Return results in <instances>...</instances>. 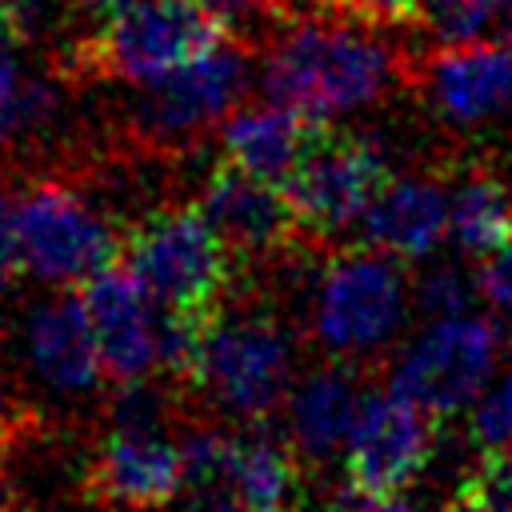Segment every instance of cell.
<instances>
[{
    "label": "cell",
    "mask_w": 512,
    "mask_h": 512,
    "mask_svg": "<svg viewBox=\"0 0 512 512\" xmlns=\"http://www.w3.org/2000/svg\"><path fill=\"white\" fill-rule=\"evenodd\" d=\"M396 64V48L380 32V20L308 8L268 40L256 76L268 100L316 124H332L384 100Z\"/></svg>",
    "instance_id": "6da1fadb"
},
{
    "label": "cell",
    "mask_w": 512,
    "mask_h": 512,
    "mask_svg": "<svg viewBox=\"0 0 512 512\" xmlns=\"http://www.w3.org/2000/svg\"><path fill=\"white\" fill-rule=\"evenodd\" d=\"M292 392V324L256 292L236 288L208 324L192 396L236 420H272Z\"/></svg>",
    "instance_id": "7a4b0ae2"
},
{
    "label": "cell",
    "mask_w": 512,
    "mask_h": 512,
    "mask_svg": "<svg viewBox=\"0 0 512 512\" xmlns=\"http://www.w3.org/2000/svg\"><path fill=\"white\" fill-rule=\"evenodd\" d=\"M412 304V280L404 260L380 248H348L332 252L308 312L304 340L320 348L328 360L364 368L388 352L400 336Z\"/></svg>",
    "instance_id": "3957f363"
},
{
    "label": "cell",
    "mask_w": 512,
    "mask_h": 512,
    "mask_svg": "<svg viewBox=\"0 0 512 512\" xmlns=\"http://www.w3.org/2000/svg\"><path fill=\"white\" fill-rule=\"evenodd\" d=\"M120 264L160 312H220L240 280L200 204H164L140 216L120 240Z\"/></svg>",
    "instance_id": "277c9868"
},
{
    "label": "cell",
    "mask_w": 512,
    "mask_h": 512,
    "mask_svg": "<svg viewBox=\"0 0 512 512\" xmlns=\"http://www.w3.org/2000/svg\"><path fill=\"white\" fill-rule=\"evenodd\" d=\"M252 84V56L232 40H216L184 64L136 84L128 108L132 140L148 152H184L236 112Z\"/></svg>",
    "instance_id": "5b68a950"
},
{
    "label": "cell",
    "mask_w": 512,
    "mask_h": 512,
    "mask_svg": "<svg viewBox=\"0 0 512 512\" xmlns=\"http://www.w3.org/2000/svg\"><path fill=\"white\" fill-rule=\"evenodd\" d=\"M120 232L104 208L68 180H32L16 200L20 268L48 284H84L116 264Z\"/></svg>",
    "instance_id": "8992f818"
},
{
    "label": "cell",
    "mask_w": 512,
    "mask_h": 512,
    "mask_svg": "<svg viewBox=\"0 0 512 512\" xmlns=\"http://www.w3.org/2000/svg\"><path fill=\"white\" fill-rule=\"evenodd\" d=\"M392 180L388 168V148L372 136L356 132H336L332 124L320 128L304 160L292 168V176L280 184L300 232L328 240L356 224L376 192Z\"/></svg>",
    "instance_id": "52a82bcc"
},
{
    "label": "cell",
    "mask_w": 512,
    "mask_h": 512,
    "mask_svg": "<svg viewBox=\"0 0 512 512\" xmlns=\"http://www.w3.org/2000/svg\"><path fill=\"white\" fill-rule=\"evenodd\" d=\"M504 336L484 316H440L432 320L392 364V388L416 400L436 420L472 404L500 364Z\"/></svg>",
    "instance_id": "ba28073f"
},
{
    "label": "cell",
    "mask_w": 512,
    "mask_h": 512,
    "mask_svg": "<svg viewBox=\"0 0 512 512\" xmlns=\"http://www.w3.org/2000/svg\"><path fill=\"white\" fill-rule=\"evenodd\" d=\"M220 36V12L208 0H128L104 16L92 40V64L104 76L144 84Z\"/></svg>",
    "instance_id": "9c48e42d"
},
{
    "label": "cell",
    "mask_w": 512,
    "mask_h": 512,
    "mask_svg": "<svg viewBox=\"0 0 512 512\" xmlns=\"http://www.w3.org/2000/svg\"><path fill=\"white\" fill-rule=\"evenodd\" d=\"M436 416L396 388H368L348 452L344 484L360 496H400L436 452Z\"/></svg>",
    "instance_id": "30bf717a"
},
{
    "label": "cell",
    "mask_w": 512,
    "mask_h": 512,
    "mask_svg": "<svg viewBox=\"0 0 512 512\" xmlns=\"http://www.w3.org/2000/svg\"><path fill=\"white\" fill-rule=\"evenodd\" d=\"M180 488L184 456L164 424H108L84 472V496L104 512H156Z\"/></svg>",
    "instance_id": "8fae6325"
},
{
    "label": "cell",
    "mask_w": 512,
    "mask_h": 512,
    "mask_svg": "<svg viewBox=\"0 0 512 512\" xmlns=\"http://www.w3.org/2000/svg\"><path fill=\"white\" fill-rule=\"evenodd\" d=\"M196 204L216 228V236L228 244L240 272L264 264L284 244L300 236L296 212L276 180H264L256 172H244L232 160H220L204 184L196 188Z\"/></svg>",
    "instance_id": "7c38bea8"
},
{
    "label": "cell",
    "mask_w": 512,
    "mask_h": 512,
    "mask_svg": "<svg viewBox=\"0 0 512 512\" xmlns=\"http://www.w3.org/2000/svg\"><path fill=\"white\" fill-rule=\"evenodd\" d=\"M360 376L364 368L328 360L312 368L308 376H300L296 388L288 392L284 436L300 464L304 484H320V476L328 480V472L344 468V452H348V440H352V428L364 404Z\"/></svg>",
    "instance_id": "4fadbf2b"
},
{
    "label": "cell",
    "mask_w": 512,
    "mask_h": 512,
    "mask_svg": "<svg viewBox=\"0 0 512 512\" xmlns=\"http://www.w3.org/2000/svg\"><path fill=\"white\" fill-rule=\"evenodd\" d=\"M424 100L456 132L484 128L512 112V44H440L424 68Z\"/></svg>",
    "instance_id": "5bb4252c"
},
{
    "label": "cell",
    "mask_w": 512,
    "mask_h": 512,
    "mask_svg": "<svg viewBox=\"0 0 512 512\" xmlns=\"http://www.w3.org/2000/svg\"><path fill=\"white\" fill-rule=\"evenodd\" d=\"M84 308L100 344L104 376L112 384H132L160 372V336L152 316V296L124 264H108L84 280Z\"/></svg>",
    "instance_id": "9a60e30c"
},
{
    "label": "cell",
    "mask_w": 512,
    "mask_h": 512,
    "mask_svg": "<svg viewBox=\"0 0 512 512\" xmlns=\"http://www.w3.org/2000/svg\"><path fill=\"white\" fill-rule=\"evenodd\" d=\"M448 228H452V196L428 172L392 176L360 216L364 244L404 264L432 256Z\"/></svg>",
    "instance_id": "2e32d148"
},
{
    "label": "cell",
    "mask_w": 512,
    "mask_h": 512,
    "mask_svg": "<svg viewBox=\"0 0 512 512\" xmlns=\"http://www.w3.org/2000/svg\"><path fill=\"white\" fill-rule=\"evenodd\" d=\"M24 336H28L32 372L52 392L80 396L100 380L104 360H100V344H96V332H92L80 292H56V296L40 300L28 312Z\"/></svg>",
    "instance_id": "e0dca14e"
},
{
    "label": "cell",
    "mask_w": 512,
    "mask_h": 512,
    "mask_svg": "<svg viewBox=\"0 0 512 512\" xmlns=\"http://www.w3.org/2000/svg\"><path fill=\"white\" fill-rule=\"evenodd\" d=\"M320 128L324 124L264 96L260 104H240L236 112H228L216 132H220L224 160L240 164L244 172L284 184L292 168L304 160V152L312 148V140L320 136Z\"/></svg>",
    "instance_id": "ac0fdd59"
},
{
    "label": "cell",
    "mask_w": 512,
    "mask_h": 512,
    "mask_svg": "<svg viewBox=\"0 0 512 512\" xmlns=\"http://www.w3.org/2000/svg\"><path fill=\"white\" fill-rule=\"evenodd\" d=\"M232 484L252 512H288L300 480V464L288 448V436L272 428V420H248L236 432Z\"/></svg>",
    "instance_id": "d6986e66"
},
{
    "label": "cell",
    "mask_w": 512,
    "mask_h": 512,
    "mask_svg": "<svg viewBox=\"0 0 512 512\" xmlns=\"http://www.w3.org/2000/svg\"><path fill=\"white\" fill-rule=\"evenodd\" d=\"M452 236L460 252L488 256L512 240V184L496 172H468L452 188Z\"/></svg>",
    "instance_id": "ffe728a7"
},
{
    "label": "cell",
    "mask_w": 512,
    "mask_h": 512,
    "mask_svg": "<svg viewBox=\"0 0 512 512\" xmlns=\"http://www.w3.org/2000/svg\"><path fill=\"white\" fill-rule=\"evenodd\" d=\"M64 84L48 72H24L20 60L0 52V152H8L20 136L48 128L60 116Z\"/></svg>",
    "instance_id": "44dd1931"
},
{
    "label": "cell",
    "mask_w": 512,
    "mask_h": 512,
    "mask_svg": "<svg viewBox=\"0 0 512 512\" xmlns=\"http://www.w3.org/2000/svg\"><path fill=\"white\" fill-rule=\"evenodd\" d=\"M508 16V0H412V20L436 44L484 40Z\"/></svg>",
    "instance_id": "7402d4cb"
},
{
    "label": "cell",
    "mask_w": 512,
    "mask_h": 512,
    "mask_svg": "<svg viewBox=\"0 0 512 512\" xmlns=\"http://www.w3.org/2000/svg\"><path fill=\"white\" fill-rule=\"evenodd\" d=\"M468 440L480 452L512 448V364L496 380H488V388L476 396L468 412Z\"/></svg>",
    "instance_id": "603a6c76"
},
{
    "label": "cell",
    "mask_w": 512,
    "mask_h": 512,
    "mask_svg": "<svg viewBox=\"0 0 512 512\" xmlns=\"http://www.w3.org/2000/svg\"><path fill=\"white\" fill-rule=\"evenodd\" d=\"M476 292V280H468L460 268L452 264H432L424 276L412 280V304L420 308V316L440 320V316H460L468 312Z\"/></svg>",
    "instance_id": "cb8c5ba5"
},
{
    "label": "cell",
    "mask_w": 512,
    "mask_h": 512,
    "mask_svg": "<svg viewBox=\"0 0 512 512\" xmlns=\"http://www.w3.org/2000/svg\"><path fill=\"white\" fill-rule=\"evenodd\" d=\"M488 512H512V448L504 452H480V464L464 480Z\"/></svg>",
    "instance_id": "d4e9b609"
},
{
    "label": "cell",
    "mask_w": 512,
    "mask_h": 512,
    "mask_svg": "<svg viewBox=\"0 0 512 512\" xmlns=\"http://www.w3.org/2000/svg\"><path fill=\"white\" fill-rule=\"evenodd\" d=\"M472 280H476L480 300H488V304L500 308V312H512V240L500 244L496 252L480 256Z\"/></svg>",
    "instance_id": "484cf974"
},
{
    "label": "cell",
    "mask_w": 512,
    "mask_h": 512,
    "mask_svg": "<svg viewBox=\"0 0 512 512\" xmlns=\"http://www.w3.org/2000/svg\"><path fill=\"white\" fill-rule=\"evenodd\" d=\"M20 268V244H16V200L0 184V288L12 284Z\"/></svg>",
    "instance_id": "4316f807"
},
{
    "label": "cell",
    "mask_w": 512,
    "mask_h": 512,
    "mask_svg": "<svg viewBox=\"0 0 512 512\" xmlns=\"http://www.w3.org/2000/svg\"><path fill=\"white\" fill-rule=\"evenodd\" d=\"M184 512H252L236 488H208V492H188Z\"/></svg>",
    "instance_id": "83f0119b"
},
{
    "label": "cell",
    "mask_w": 512,
    "mask_h": 512,
    "mask_svg": "<svg viewBox=\"0 0 512 512\" xmlns=\"http://www.w3.org/2000/svg\"><path fill=\"white\" fill-rule=\"evenodd\" d=\"M332 512H412V508L400 504L396 496H360V492H352V488L344 484V492H340V500L332 504Z\"/></svg>",
    "instance_id": "f1b7e54d"
},
{
    "label": "cell",
    "mask_w": 512,
    "mask_h": 512,
    "mask_svg": "<svg viewBox=\"0 0 512 512\" xmlns=\"http://www.w3.org/2000/svg\"><path fill=\"white\" fill-rule=\"evenodd\" d=\"M352 8L372 16V20H404V16H412V0H352Z\"/></svg>",
    "instance_id": "f546056e"
},
{
    "label": "cell",
    "mask_w": 512,
    "mask_h": 512,
    "mask_svg": "<svg viewBox=\"0 0 512 512\" xmlns=\"http://www.w3.org/2000/svg\"><path fill=\"white\" fill-rule=\"evenodd\" d=\"M24 36L20 32V0H0V52H8V44Z\"/></svg>",
    "instance_id": "4dcf8cb0"
},
{
    "label": "cell",
    "mask_w": 512,
    "mask_h": 512,
    "mask_svg": "<svg viewBox=\"0 0 512 512\" xmlns=\"http://www.w3.org/2000/svg\"><path fill=\"white\" fill-rule=\"evenodd\" d=\"M436 512H488V508H484V504H480V496H476V492L464 484V488H460V492H456L448 504H440Z\"/></svg>",
    "instance_id": "1f68e13d"
},
{
    "label": "cell",
    "mask_w": 512,
    "mask_h": 512,
    "mask_svg": "<svg viewBox=\"0 0 512 512\" xmlns=\"http://www.w3.org/2000/svg\"><path fill=\"white\" fill-rule=\"evenodd\" d=\"M208 4H212L220 16H224V12L232 16V12H248V8H252V4H260V0H208Z\"/></svg>",
    "instance_id": "d6a6232c"
},
{
    "label": "cell",
    "mask_w": 512,
    "mask_h": 512,
    "mask_svg": "<svg viewBox=\"0 0 512 512\" xmlns=\"http://www.w3.org/2000/svg\"><path fill=\"white\" fill-rule=\"evenodd\" d=\"M76 4H84V8H92V12H100V16H108V12H116V8L128 4V0H76Z\"/></svg>",
    "instance_id": "836d02e7"
},
{
    "label": "cell",
    "mask_w": 512,
    "mask_h": 512,
    "mask_svg": "<svg viewBox=\"0 0 512 512\" xmlns=\"http://www.w3.org/2000/svg\"><path fill=\"white\" fill-rule=\"evenodd\" d=\"M300 4H308V8H324V4H332V0H300Z\"/></svg>",
    "instance_id": "e575fe53"
},
{
    "label": "cell",
    "mask_w": 512,
    "mask_h": 512,
    "mask_svg": "<svg viewBox=\"0 0 512 512\" xmlns=\"http://www.w3.org/2000/svg\"><path fill=\"white\" fill-rule=\"evenodd\" d=\"M504 24H508V32H512V0H508V16H504Z\"/></svg>",
    "instance_id": "d590c367"
},
{
    "label": "cell",
    "mask_w": 512,
    "mask_h": 512,
    "mask_svg": "<svg viewBox=\"0 0 512 512\" xmlns=\"http://www.w3.org/2000/svg\"><path fill=\"white\" fill-rule=\"evenodd\" d=\"M0 328H4V312H0Z\"/></svg>",
    "instance_id": "8d00e7d4"
}]
</instances>
